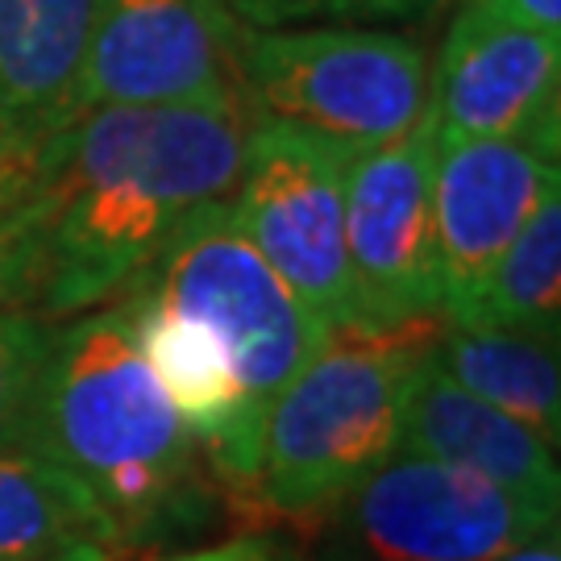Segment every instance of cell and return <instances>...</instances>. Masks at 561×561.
<instances>
[{"instance_id": "16", "label": "cell", "mask_w": 561, "mask_h": 561, "mask_svg": "<svg viewBox=\"0 0 561 561\" xmlns=\"http://www.w3.org/2000/svg\"><path fill=\"white\" fill-rule=\"evenodd\" d=\"M466 324H495L558 341L561 324V192L533 213L507 245Z\"/></svg>"}, {"instance_id": "19", "label": "cell", "mask_w": 561, "mask_h": 561, "mask_svg": "<svg viewBox=\"0 0 561 561\" xmlns=\"http://www.w3.org/2000/svg\"><path fill=\"white\" fill-rule=\"evenodd\" d=\"M34 167H38V146H30L0 117V217L25 201V192L34 183Z\"/></svg>"}, {"instance_id": "2", "label": "cell", "mask_w": 561, "mask_h": 561, "mask_svg": "<svg viewBox=\"0 0 561 561\" xmlns=\"http://www.w3.org/2000/svg\"><path fill=\"white\" fill-rule=\"evenodd\" d=\"M21 449L88 482L121 541L175 520L201 470V442L150 375L121 308L50 329Z\"/></svg>"}, {"instance_id": "21", "label": "cell", "mask_w": 561, "mask_h": 561, "mask_svg": "<svg viewBox=\"0 0 561 561\" xmlns=\"http://www.w3.org/2000/svg\"><path fill=\"white\" fill-rule=\"evenodd\" d=\"M486 4H491L500 18L524 25V30L561 38V0H486Z\"/></svg>"}, {"instance_id": "7", "label": "cell", "mask_w": 561, "mask_h": 561, "mask_svg": "<svg viewBox=\"0 0 561 561\" xmlns=\"http://www.w3.org/2000/svg\"><path fill=\"white\" fill-rule=\"evenodd\" d=\"M350 150L283 121H254L233 187V217L304 308L350 324L345 171Z\"/></svg>"}, {"instance_id": "8", "label": "cell", "mask_w": 561, "mask_h": 561, "mask_svg": "<svg viewBox=\"0 0 561 561\" xmlns=\"http://www.w3.org/2000/svg\"><path fill=\"white\" fill-rule=\"evenodd\" d=\"M337 516L366 561H500L558 528V512L416 454L382 461Z\"/></svg>"}, {"instance_id": "22", "label": "cell", "mask_w": 561, "mask_h": 561, "mask_svg": "<svg viewBox=\"0 0 561 561\" xmlns=\"http://www.w3.org/2000/svg\"><path fill=\"white\" fill-rule=\"evenodd\" d=\"M0 308L21 312V241L13 213L0 217Z\"/></svg>"}, {"instance_id": "25", "label": "cell", "mask_w": 561, "mask_h": 561, "mask_svg": "<svg viewBox=\"0 0 561 561\" xmlns=\"http://www.w3.org/2000/svg\"><path fill=\"white\" fill-rule=\"evenodd\" d=\"M291 561H300V558H291Z\"/></svg>"}, {"instance_id": "10", "label": "cell", "mask_w": 561, "mask_h": 561, "mask_svg": "<svg viewBox=\"0 0 561 561\" xmlns=\"http://www.w3.org/2000/svg\"><path fill=\"white\" fill-rule=\"evenodd\" d=\"M433 101L442 134L516 141L558 162L561 38L500 18L486 0H466L445 34Z\"/></svg>"}, {"instance_id": "24", "label": "cell", "mask_w": 561, "mask_h": 561, "mask_svg": "<svg viewBox=\"0 0 561 561\" xmlns=\"http://www.w3.org/2000/svg\"><path fill=\"white\" fill-rule=\"evenodd\" d=\"M50 561H113V549L88 545V549H71V553H59V558H50Z\"/></svg>"}, {"instance_id": "4", "label": "cell", "mask_w": 561, "mask_h": 561, "mask_svg": "<svg viewBox=\"0 0 561 561\" xmlns=\"http://www.w3.org/2000/svg\"><path fill=\"white\" fill-rule=\"evenodd\" d=\"M129 291L183 312L221 345L259 424L329 337V324L241 233L229 196L201 204L129 279Z\"/></svg>"}, {"instance_id": "20", "label": "cell", "mask_w": 561, "mask_h": 561, "mask_svg": "<svg viewBox=\"0 0 561 561\" xmlns=\"http://www.w3.org/2000/svg\"><path fill=\"white\" fill-rule=\"evenodd\" d=\"M162 561H291L271 537H254V533H241V537H229L221 545H204V549H187V553H175V558Z\"/></svg>"}, {"instance_id": "12", "label": "cell", "mask_w": 561, "mask_h": 561, "mask_svg": "<svg viewBox=\"0 0 561 561\" xmlns=\"http://www.w3.org/2000/svg\"><path fill=\"white\" fill-rule=\"evenodd\" d=\"M396 454L458 466L520 500L537 503L545 512H558V449L545 445L537 433H528L520 421L503 416L500 408L458 387L433 362V354H424L408 382Z\"/></svg>"}, {"instance_id": "14", "label": "cell", "mask_w": 561, "mask_h": 561, "mask_svg": "<svg viewBox=\"0 0 561 561\" xmlns=\"http://www.w3.org/2000/svg\"><path fill=\"white\" fill-rule=\"evenodd\" d=\"M433 362L470 396L520 421L545 445L561 437L558 341L495 324H445L433 341Z\"/></svg>"}, {"instance_id": "5", "label": "cell", "mask_w": 561, "mask_h": 561, "mask_svg": "<svg viewBox=\"0 0 561 561\" xmlns=\"http://www.w3.org/2000/svg\"><path fill=\"white\" fill-rule=\"evenodd\" d=\"M238 83L254 121L296 125L350 154L403 138L433 96L421 46L375 25H245Z\"/></svg>"}, {"instance_id": "11", "label": "cell", "mask_w": 561, "mask_h": 561, "mask_svg": "<svg viewBox=\"0 0 561 561\" xmlns=\"http://www.w3.org/2000/svg\"><path fill=\"white\" fill-rule=\"evenodd\" d=\"M553 192L558 162L495 138H458L437 129L433 154V225L442 259L445 321L466 324L507 245L520 238Z\"/></svg>"}, {"instance_id": "17", "label": "cell", "mask_w": 561, "mask_h": 561, "mask_svg": "<svg viewBox=\"0 0 561 561\" xmlns=\"http://www.w3.org/2000/svg\"><path fill=\"white\" fill-rule=\"evenodd\" d=\"M454 0H229L250 30L283 25H408L437 18Z\"/></svg>"}, {"instance_id": "3", "label": "cell", "mask_w": 561, "mask_h": 561, "mask_svg": "<svg viewBox=\"0 0 561 561\" xmlns=\"http://www.w3.org/2000/svg\"><path fill=\"white\" fill-rule=\"evenodd\" d=\"M449 321L337 324L266 408L245 503L279 520H317L400 449L408 382Z\"/></svg>"}, {"instance_id": "6", "label": "cell", "mask_w": 561, "mask_h": 561, "mask_svg": "<svg viewBox=\"0 0 561 561\" xmlns=\"http://www.w3.org/2000/svg\"><path fill=\"white\" fill-rule=\"evenodd\" d=\"M433 154L437 101L421 121L350 159L345 171V266H350V324L403 329L445 321L442 259L433 225Z\"/></svg>"}, {"instance_id": "1", "label": "cell", "mask_w": 561, "mask_h": 561, "mask_svg": "<svg viewBox=\"0 0 561 561\" xmlns=\"http://www.w3.org/2000/svg\"><path fill=\"white\" fill-rule=\"evenodd\" d=\"M254 113L245 101L88 108L38 146L21 241V312L67 321L129 287L201 204L233 196Z\"/></svg>"}, {"instance_id": "9", "label": "cell", "mask_w": 561, "mask_h": 561, "mask_svg": "<svg viewBox=\"0 0 561 561\" xmlns=\"http://www.w3.org/2000/svg\"><path fill=\"white\" fill-rule=\"evenodd\" d=\"M241 38L245 21L229 0H101L76 117L88 108L241 101Z\"/></svg>"}, {"instance_id": "13", "label": "cell", "mask_w": 561, "mask_h": 561, "mask_svg": "<svg viewBox=\"0 0 561 561\" xmlns=\"http://www.w3.org/2000/svg\"><path fill=\"white\" fill-rule=\"evenodd\" d=\"M101 0H0V117L30 146L76 121Z\"/></svg>"}, {"instance_id": "18", "label": "cell", "mask_w": 561, "mask_h": 561, "mask_svg": "<svg viewBox=\"0 0 561 561\" xmlns=\"http://www.w3.org/2000/svg\"><path fill=\"white\" fill-rule=\"evenodd\" d=\"M50 345V324L0 308V449H21L30 403Z\"/></svg>"}, {"instance_id": "23", "label": "cell", "mask_w": 561, "mask_h": 561, "mask_svg": "<svg viewBox=\"0 0 561 561\" xmlns=\"http://www.w3.org/2000/svg\"><path fill=\"white\" fill-rule=\"evenodd\" d=\"M500 561H561L558 528H553V533H545V537H533V541H524L520 549L503 553Z\"/></svg>"}, {"instance_id": "15", "label": "cell", "mask_w": 561, "mask_h": 561, "mask_svg": "<svg viewBox=\"0 0 561 561\" xmlns=\"http://www.w3.org/2000/svg\"><path fill=\"white\" fill-rule=\"evenodd\" d=\"M88 545H121L117 520L92 486L59 461L0 449V561H50Z\"/></svg>"}]
</instances>
